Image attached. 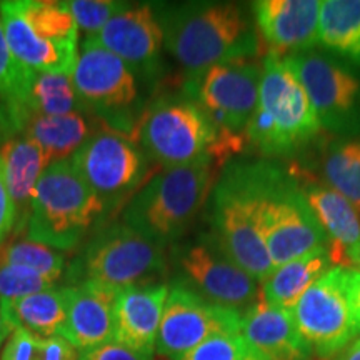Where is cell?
Here are the masks:
<instances>
[{
	"instance_id": "60d3db41",
	"label": "cell",
	"mask_w": 360,
	"mask_h": 360,
	"mask_svg": "<svg viewBox=\"0 0 360 360\" xmlns=\"http://www.w3.org/2000/svg\"><path fill=\"white\" fill-rule=\"evenodd\" d=\"M334 360H360V337L350 342L347 347L335 355Z\"/></svg>"
},
{
	"instance_id": "cb8c5ba5",
	"label": "cell",
	"mask_w": 360,
	"mask_h": 360,
	"mask_svg": "<svg viewBox=\"0 0 360 360\" xmlns=\"http://www.w3.org/2000/svg\"><path fill=\"white\" fill-rule=\"evenodd\" d=\"M334 267L328 247L315 249L302 257L278 265L260 282L259 297L278 309L292 310L312 283Z\"/></svg>"
},
{
	"instance_id": "9c48e42d",
	"label": "cell",
	"mask_w": 360,
	"mask_h": 360,
	"mask_svg": "<svg viewBox=\"0 0 360 360\" xmlns=\"http://www.w3.org/2000/svg\"><path fill=\"white\" fill-rule=\"evenodd\" d=\"M260 74L262 64L232 60L184 80L182 92L199 103L217 127L219 143L214 162L222 164L247 143L245 130L257 107Z\"/></svg>"
},
{
	"instance_id": "ba28073f",
	"label": "cell",
	"mask_w": 360,
	"mask_h": 360,
	"mask_svg": "<svg viewBox=\"0 0 360 360\" xmlns=\"http://www.w3.org/2000/svg\"><path fill=\"white\" fill-rule=\"evenodd\" d=\"M167 269L165 247L124 222L103 224L80 247L67 267L69 285L92 282L115 292L148 282Z\"/></svg>"
},
{
	"instance_id": "836d02e7",
	"label": "cell",
	"mask_w": 360,
	"mask_h": 360,
	"mask_svg": "<svg viewBox=\"0 0 360 360\" xmlns=\"http://www.w3.org/2000/svg\"><path fill=\"white\" fill-rule=\"evenodd\" d=\"M180 360H264L238 332L217 334L192 349Z\"/></svg>"
},
{
	"instance_id": "f1b7e54d",
	"label": "cell",
	"mask_w": 360,
	"mask_h": 360,
	"mask_svg": "<svg viewBox=\"0 0 360 360\" xmlns=\"http://www.w3.org/2000/svg\"><path fill=\"white\" fill-rule=\"evenodd\" d=\"M323 184L345 197L360 214V135L340 137L322 159Z\"/></svg>"
},
{
	"instance_id": "7c38bea8",
	"label": "cell",
	"mask_w": 360,
	"mask_h": 360,
	"mask_svg": "<svg viewBox=\"0 0 360 360\" xmlns=\"http://www.w3.org/2000/svg\"><path fill=\"white\" fill-rule=\"evenodd\" d=\"M309 94L319 124L340 137L360 135V72L322 49L285 57Z\"/></svg>"
},
{
	"instance_id": "603a6c76",
	"label": "cell",
	"mask_w": 360,
	"mask_h": 360,
	"mask_svg": "<svg viewBox=\"0 0 360 360\" xmlns=\"http://www.w3.org/2000/svg\"><path fill=\"white\" fill-rule=\"evenodd\" d=\"M4 32L13 57L30 70L45 74H72L79 57V47L47 42L35 35L17 11L15 2H0Z\"/></svg>"
},
{
	"instance_id": "484cf974",
	"label": "cell",
	"mask_w": 360,
	"mask_h": 360,
	"mask_svg": "<svg viewBox=\"0 0 360 360\" xmlns=\"http://www.w3.org/2000/svg\"><path fill=\"white\" fill-rule=\"evenodd\" d=\"M2 305V314L12 330L24 328L39 339H49L62 334L67 319L64 287H52L39 294L22 297Z\"/></svg>"
},
{
	"instance_id": "ab89813d",
	"label": "cell",
	"mask_w": 360,
	"mask_h": 360,
	"mask_svg": "<svg viewBox=\"0 0 360 360\" xmlns=\"http://www.w3.org/2000/svg\"><path fill=\"white\" fill-rule=\"evenodd\" d=\"M347 299L355 335H360V270L347 269Z\"/></svg>"
},
{
	"instance_id": "6da1fadb",
	"label": "cell",
	"mask_w": 360,
	"mask_h": 360,
	"mask_svg": "<svg viewBox=\"0 0 360 360\" xmlns=\"http://www.w3.org/2000/svg\"><path fill=\"white\" fill-rule=\"evenodd\" d=\"M164 32V47L186 79L212 65L254 60L260 40L252 11L238 2L152 4Z\"/></svg>"
},
{
	"instance_id": "e575fe53",
	"label": "cell",
	"mask_w": 360,
	"mask_h": 360,
	"mask_svg": "<svg viewBox=\"0 0 360 360\" xmlns=\"http://www.w3.org/2000/svg\"><path fill=\"white\" fill-rule=\"evenodd\" d=\"M74 15L75 24L87 37H96L109 24L112 17L117 15L127 2L115 0H70L65 2Z\"/></svg>"
},
{
	"instance_id": "b9f144b4",
	"label": "cell",
	"mask_w": 360,
	"mask_h": 360,
	"mask_svg": "<svg viewBox=\"0 0 360 360\" xmlns=\"http://www.w3.org/2000/svg\"><path fill=\"white\" fill-rule=\"evenodd\" d=\"M12 328L8 327V323L6 322V319H4V314H2V305H0V352H2V347L4 344H6V340L8 339V335L12 334Z\"/></svg>"
},
{
	"instance_id": "30bf717a",
	"label": "cell",
	"mask_w": 360,
	"mask_h": 360,
	"mask_svg": "<svg viewBox=\"0 0 360 360\" xmlns=\"http://www.w3.org/2000/svg\"><path fill=\"white\" fill-rule=\"evenodd\" d=\"M72 80L85 114L132 137L143 112L137 75L124 60L96 39L85 37L79 47Z\"/></svg>"
},
{
	"instance_id": "5b68a950",
	"label": "cell",
	"mask_w": 360,
	"mask_h": 360,
	"mask_svg": "<svg viewBox=\"0 0 360 360\" xmlns=\"http://www.w3.org/2000/svg\"><path fill=\"white\" fill-rule=\"evenodd\" d=\"M259 193V227L274 269L328 247L294 172L277 162L255 160Z\"/></svg>"
},
{
	"instance_id": "7a4b0ae2",
	"label": "cell",
	"mask_w": 360,
	"mask_h": 360,
	"mask_svg": "<svg viewBox=\"0 0 360 360\" xmlns=\"http://www.w3.org/2000/svg\"><path fill=\"white\" fill-rule=\"evenodd\" d=\"M321 130L309 94L289 60L267 53L257 107L245 130L247 143L265 157H290L304 150Z\"/></svg>"
},
{
	"instance_id": "5bb4252c",
	"label": "cell",
	"mask_w": 360,
	"mask_h": 360,
	"mask_svg": "<svg viewBox=\"0 0 360 360\" xmlns=\"http://www.w3.org/2000/svg\"><path fill=\"white\" fill-rule=\"evenodd\" d=\"M292 315L317 357L334 359L340 354L357 337L347 299V267L328 269L300 297Z\"/></svg>"
},
{
	"instance_id": "4fadbf2b",
	"label": "cell",
	"mask_w": 360,
	"mask_h": 360,
	"mask_svg": "<svg viewBox=\"0 0 360 360\" xmlns=\"http://www.w3.org/2000/svg\"><path fill=\"white\" fill-rule=\"evenodd\" d=\"M240 315L242 310L212 304L184 278H175L169 283L155 354L180 360L209 337L238 332Z\"/></svg>"
},
{
	"instance_id": "ac0fdd59",
	"label": "cell",
	"mask_w": 360,
	"mask_h": 360,
	"mask_svg": "<svg viewBox=\"0 0 360 360\" xmlns=\"http://www.w3.org/2000/svg\"><path fill=\"white\" fill-rule=\"evenodd\" d=\"M169 295V283L141 282L117 292L114 304V342L143 359L155 355V342Z\"/></svg>"
},
{
	"instance_id": "ee69618b",
	"label": "cell",
	"mask_w": 360,
	"mask_h": 360,
	"mask_svg": "<svg viewBox=\"0 0 360 360\" xmlns=\"http://www.w3.org/2000/svg\"><path fill=\"white\" fill-rule=\"evenodd\" d=\"M152 360H172V359H169V357H164V355H159V354H155L154 355V359Z\"/></svg>"
},
{
	"instance_id": "8d00e7d4",
	"label": "cell",
	"mask_w": 360,
	"mask_h": 360,
	"mask_svg": "<svg viewBox=\"0 0 360 360\" xmlns=\"http://www.w3.org/2000/svg\"><path fill=\"white\" fill-rule=\"evenodd\" d=\"M13 227H15V209H13L12 199L8 195L4 164L0 159V252L6 247L7 238L12 236Z\"/></svg>"
},
{
	"instance_id": "44dd1931",
	"label": "cell",
	"mask_w": 360,
	"mask_h": 360,
	"mask_svg": "<svg viewBox=\"0 0 360 360\" xmlns=\"http://www.w3.org/2000/svg\"><path fill=\"white\" fill-rule=\"evenodd\" d=\"M238 334L264 360H309L312 355L292 310L274 307L260 297L242 310Z\"/></svg>"
},
{
	"instance_id": "277c9868",
	"label": "cell",
	"mask_w": 360,
	"mask_h": 360,
	"mask_svg": "<svg viewBox=\"0 0 360 360\" xmlns=\"http://www.w3.org/2000/svg\"><path fill=\"white\" fill-rule=\"evenodd\" d=\"M105 210L70 159L53 162L34 188L25 237L56 250H74L102 227Z\"/></svg>"
},
{
	"instance_id": "8992f818",
	"label": "cell",
	"mask_w": 360,
	"mask_h": 360,
	"mask_svg": "<svg viewBox=\"0 0 360 360\" xmlns=\"http://www.w3.org/2000/svg\"><path fill=\"white\" fill-rule=\"evenodd\" d=\"M210 204V233L225 254L260 283L274 265L260 236L255 160L229 162L212 188Z\"/></svg>"
},
{
	"instance_id": "9a60e30c",
	"label": "cell",
	"mask_w": 360,
	"mask_h": 360,
	"mask_svg": "<svg viewBox=\"0 0 360 360\" xmlns=\"http://www.w3.org/2000/svg\"><path fill=\"white\" fill-rule=\"evenodd\" d=\"M182 278L204 299L244 310L259 299V282L225 254L212 233H202L174 249Z\"/></svg>"
},
{
	"instance_id": "d6986e66",
	"label": "cell",
	"mask_w": 360,
	"mask_h": 360,
	"mask_svg": "<svg viewBox=\"0 0 360 360\" xmlns=\"http://www.w3.org/2000/svg\"><path fill=\"white\" fill-rule=\"evenodd\" d=\"M315 220L328 238L334 265L352 269L360 247V214L350 202L323 182L295 175Z\"/></svg>"
},
{
	"instance_id": "1f68e13d",
	"label": "cell",
	"mask_w": 360,
	"mask_h": 360,
	"mask_svg": "<svg viewBox=\"0 0 360 360\" xmlns=\"http://www.w3.org/2000/svg\"><path fill=\"white\" fill-rule=\"evenodd\" d=\"M0 265H22L34 269L57 282L64 274L65 257L60 250L24 238L4 247L0 252Z\"/></svg>"
},
{
	"instance_id": "e0dca14e",
	"label": "cell",
	"mask_w": 360,
	"mask_h": 360,
	"mask_svg": "<svg viewBox=\"0 0 360 360\" xmlns=\"http://www.w3.org/2000/svg\"><path fill=\"white\" fill-rule=\"evenodd\" d=\"M250 11L267 53L287 57L317 49L322 0H259Z\"/></svg>"
},
{
	"instance_id": "83f0119b",
	"label": "cell",
	"mask_w": 360,
	"mask_h": 360,
	"mask_svg": "<svg viewBox=\"0 0 360 360\" xmlns=\"http://www.w3.org/2000/svg\"><path fill=\"white\" fill-rule=\"evenodd\" d=\"M89 114L72 112L64 115H35L25 125L24 132L44 148L53 162L70 159L97 127L89 120Z\"/></svg>"
},
{
	"instance_id": "74e56055",
	"label": "cell",
	"mask_w": 360,
	"mask_h": 360,
	"mask_svg": "<svg viewBox=\"0 0 360 360\" xmlns=\"http://www.w3.org/2000/svg\"><path fill=\"white\" fill-rule=\"evenodd\" d=\"M39 360H82V354L60 335L39 339Z\"/></svg>"
},
{
	"instance_id": "d4e9b609",
	"label": "cell",
	"mask_w": 360,
	"mask_h": 360,
	"mask_svg": "<svg viewBox=\"0 0 360 360\" xmlns=\"http://www.w3.org/2000/svg\"><path fill=\"white\" fill-rule=\"evenodd\" d=\"M32 70L22 65L8 47L0 17V141L24 132L30 114L27 109V85Z\"/></svg>"
},
{
	"instance_id": "7402d4cb",
	"label": "cell",
	"mask_w": 360,
	"mask_h": 360,
	"mask_svg": "<svg viewBox=\"0 0 360 360\" xmlns=\"http://www.w3.org/2000/svg\"><path fill=\"white\" fill-rule=\"evenodd\" d=\"M0 159L4 164L8 195L15 209V227L12 236L17 237L25 232L34 188L52 162L44 148L25 134L13 135L0 142Z\"/></svg>"
},
{
	"instance_id": "4316f807",
	"label": "cell",
	"mask_w": 360,
	"mask_h": 360,
	"mask_svg": "<svg viewBox=\"0 0 360 360\" xmlns=\"http://www.w3.org/2000/svg\"><path fill=\"white\" fill-rule=\"evenodd\" d=\"M319 45L360 70V0H322Z\"/></svg>"
},
{
	"instance_id": "52a82bcc",
	"label": "cell",
	"mask_w": 360,
	"mask_h": 360,
	"mask_svg": "<svg viewBox=\"0 0 360 360\" xmlns=\"http://www.w3.org/2000/svg\"><path fill=\"white\" fill-rule=\"evenodd\" d=\"M132 139L160 169L212 160L219 132L210 117L186 94L157 98L143 110Z\"/></svg>"
},
{
	"instance_id": "f35d334b",
	"label": "cell",
	"mask_w": 360,
	"mask_h": 360,
	"mask_svg": "<svg viewBox=\"0 0 360 360\" xmlns=\"http://www.w3.org/2000/svg\"><path fill=\"white\" fill-rule=\"evenodd\" d=\"M82 360H147L134 350H130L119 342H107V344L96 347L82 354Z\"/></svg>"
},
{
	"instance_id": "d590c367",
	"label": "cell",
	"mask_w": 360,
	"mask_h": 360,
	"mask_svg": "<svg viewBox=\"0 0 360 360\" xmlns=\"http://www.w3.org/2000/svg\"><path fill=\"white\" fill-rule=\"evenodd\" d=\"M39 337L24 328H15L4 344L0 360H39Z\"/></svg>"
},
{
	"instance_id": "f546056e",
	"label": "cell",
	"mask_w": 360,
	"mask_h": 360,
	"mask_svg": "<svg viewBox=\"0 0 360 360\" xmlns=\"http://www.w3.org/2000/svg\"><path fill=\"white\" fill-rule=\"evenodd\" d=\"M17 11L37 37L47 42L79 47V27L65 2L13 0Z\"/></svg>"
},
{
	"instance_id": "3957f363",
	"label": "cell",
	"mask_w": 360,
	"mask_h": 360,
	"mask_svg": "<svg viewBox=\"0 0 360 360\" xmlns=\"http://www.w3.org/2000/svg\"><path fill=\"white\" fill-rule=\"evenodd\" d=\"M212 160L160 169L134 193L122 222L162 247L188 232L212 193Z\"/></svg>"
},
{
	"instance_id": "ffe728a7",
	"label": "cell",
	"mask_w": 360,
	"mask_h": 360,
	"mask_svg": "<svg viewBox=\"0 0 360 360\" xmlns=\"http://www.w3.org/2000/svg\"><path fill=\"white\" fill-rule=\"evenodd\" d=\"M67 319L60 337L80 354L114 340L117 292L92 282L65 285Z\"/></svg>"
},
{
	"instance_id": "8fae6325",
	"label": "cell",
	"mask_w": 360,
	"mask_h": 360,
	"mask_svg": "<svg viewBox=\"0 0 360 360\" xmlns=\"http://www.w3.org/2000/svg\"><path fill=\"white\" fill-rule=\"evenodd\" d=\"M72 165L102 202L105 219L129 204L134 193L155 170L139 143L127 134L98 124L82 147L70 157Z\"/></svg>"
},
{
	"instance_id": "7bdbcfd3",
	"label": "cell",
	"mask_w": 360,
	"mask_h": 360,
	"mask_svg": "<svg viewBox=\"0 0 360 360\" xmlns=\"http://www.w3.org/2000/svg\"><path fill=\"white\" fill-rule=\"evenodd\" d=\"M352 269H357V270H360V247H359V252H357V255H355V259H354Z\"/></svg>"
},
{
	"instance_id": "2e32d148",
	"label": "cell",
	"mask_w": 360,
	"mask_h": 360,
	"mask_svg": "<svg viewBox=\"0 0 360 360\" xmlns=\"http://www.w3.org/2000/svg\"><path fill=\"white\" fill-rule=\"evenodd\" d=\"M92 39L124 60L137 79L159 77L164 32L152 4H125Z\"/></svg>"
},
{
	"instance_id": "d6a6232c",
	"label": "cell",
	"mask_w": 360,
	"mask_h": 360,
	"mask_svg": "<svg viewBox=\"0 0 360 360\" xmlns=\"http://www.w3.org/2000/svg\"><path fill=\"white\" fill-rule=\"evenodd\" d=\"M52 287H56V282L37 270L22 265H0V304L15 302Z\"/></svg>"
},
{
	"instance_id": "4dcf8cb0",
	"label": "cell",
	"mask_w": 360,
	"mask_h": 360,
	"mask_svg": "<svg viewBox=\"0 0 360 360\" xmlns=\"http://www.w3.org/2000/svg\"><path fill=\"white\" fill-rule=\"evenodd\" d=\"M27 109L30 119L35 115H64L84 112L72 74H45L32 70L27 85Z\"/></svg>"
}]
</instances>
